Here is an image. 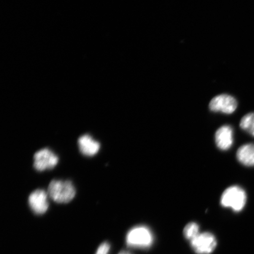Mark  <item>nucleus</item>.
Instances as JSON below:
<instances>
[{"instance_id":"3","label":"nucleus","mask_w":254,"mask_h":254,"mask_svg":"<svg viewBox=\"0 0 254 254\" xmlns=\"http://www.w3.org/2000/svg\"><path fill=\"white\" fill-rule=\"evenodd\" d=\"M245 190L238 186H231L224 190L221 196V204L224 207L230 208L233 211L242 210L246 204Z\"/></svg>"},{"instance_id":"7","label":"nucleus","mask_w":254,"mask_h":254,"mask_svg":"<svg viewBox=\"0 0 254 254\" xmlns=\"http://www.w3.org/2000/svg\"><path fill=\"white\" fill-rule=\"evenodd\" d=\"M48 196V193L43 190H37L31 193L28 203L35 214L41 215L47 211L49 206Z\"/></svg>"},{"instance_id":"14","label":"nucleus","mask_w":254,"mask_h":254,"mask_svg":"<svg viewBox=\"0 0 254 254\" xmlns=\"http://www.w3.org/2000/svg\"><path fill=\"white\" fill-rule=\"evenodd\" d=\"M119 254H130L129 253L127 252H122L120 253Z\"/></svg>"},{"instance_id":"8","label":"nucleus","mask_w":254,"mask_h":254,"mask_svg":"<svg viewBox=\"0 0 254 254\" xmlns=\"http://www.w3.org/2000/svg\"><path fill=\"white\" fill-rule=\"evenodd\" d=\"M215 141L221 150H229L234 142V131L232 127L230 126L221 127L215 132Z\"/></svg>"},{"instance_id":"4","label":"nucleus","mask_w":254,"mask_h":254,"mask_svg":"<svg viewBox=\"0 0 254 254\" xmlns=\"http://www.w3.org/2000/svg\"><path fill=\"white\" fill-rule=\"evenodd\" d=\"M237 101L234 97L228 94H221L212 98L209 104V109L213 112L232 114L236 110Z\"/></svg>"},{"instance_id":"10","label":"nucleus","mask_w":254,"mask_h":254,"mask_svg":"<svg viewBox=\"0 0 254 254\" xmlns=\"http://www.w3.org/2000/svg\"><path fill=\"white\" fill-rule=\"evenodd\" d=\"M237 158L244 166H254V144H247L241 146L237 152Z\"/></svg>"},{"instance_id":"9","label":"nucleus","mask_w":254,"mask_h":254,"mask_svg":"<svg viewBox=\"0 0 254 254\" xmlns=\"http://www.w3.org/2000/svg\"><path fill=\"white\" fill-rule=\"evenodd\" d=\"M79 151L86 156H94L98 153L100 148V143L95 141L90 135H84L78 141Z\"/></svg>"},{"instance_id":"6","label":"nucleus","mask_w":254,"mask_h":254,"mask_svg":"<svg viewBox=\"0 0 254 254\" xmlns=\"http://www.w3.org/2000/svg\"><path fill=\"white\" fill-rule=\"evenodd\" d=\"M34 167L39 171L52 169L59 162L55 154L47 148L37 151L34 156Z\"/></svg>"},{"instance_id":"11","label":"nucleus","mask_w":254,"mask_h":254,"mask_svg":"<svg viewBox=\"0 0 254 254\" xmlns=\"http://www.w3.org/2000/svg\"><path fill=\"white\" fill-rule=\"evenodd\" d=\"M240 127L244 131L254 136V113L246 114L240 122Z\"/></svg>"},{"instance_id":"2","label":"nucleus","mask_w":254,"mask_h":254,"mask_svg":"<svg viewBox=\"0 0 254 254\" xmlns=\"http://www.w3.org/2000/svg\"><path fill=\"white\" fill-rule=\"evenodd\" d=\"M152 232L145 226H136L128 231L126 237L127 245L138 249H148L153 244Z\"/></svg>"},{"instance_id":"12","label":"nucleus","mask_w":254,"mask_h":254,"mask_svg":"<svg viewBox=\"0 0 254 254\" xmlns=\"http://www.w3.org/2000/svg\"><path fill=\"white\" fill-rule=\"evenodd\" d=\"M199 226L195 222H190L187 224L184 229V235L186 239L192 241L200 234L199 232Z\"/></svg>"},{"instance_id":"5","label":"nucleus","mask_w":254,"mask_h":254,"mask_svg":"<svg viewBox=\"0 0 254 254\" xmlns=\"http://www.w3.org/2000/svg\"><path fill=\"white\" fill-rule=\"evenodd\" d=\"M190 243L193 251L198 254H211L217 246L215 237L209 233L199 234Z\"/></svg>"},{"instance_id":"13","label":"nucleus","mask_w":254,"mask_h":254,"mask_svg":"<svg viewBox=\"0 0 254 254\" xmlns=\"http://www.w3.org/2000/svg\"><path fill=\"white\" fill-rule=\"evenodd\" d=\"M110 249V244L107 243H104L101 244L100 246L98 247L95 254H108L109 253Z\"/></svg>"},{"instance_id":"1","label":"nucleus","mask_w":254,"mask_h":254,"mask_svg":"<svg viewBox=\"0 0 254 254\" xmlns=\"http://www.w3.org/2000/svg\"><path fill=\"white\" fill-rule=\"evenodd\" d=\"M48 195L57 203H68L74 198L75 190L69 181L53 180L49 184Z\"/></svg>"}]
</instances>
